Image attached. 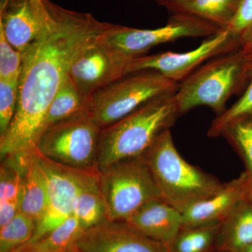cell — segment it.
<instances>
[{
  "instance_id": "6da1fadb",
  "label": "cell",
  "mask_w": 252,
  "mask_h": 252,
  "mask_svg": "<svg viewBox=\"0 0 252 252\" xmlns=\"http://www.w3.org/2000/svg\"><path fill=\"white\" fill-rule=\"evenodd\" d=\"M113 26L51 2L39 34L21 53L17 107L9 130L0 138L1 160L11 157L23 162L35 152L48 108L73 61Z\"/></svg>"
},
{
  "instance_id": "7a4b0ae2",
  "label": "cell",
  "mask_w": 252,
  "mask_h": 252,
  "mask_svg": "<svg viewBox=\"0 0 252 252\" xmlns=\"http://www.w3.org/2000/svg\"><path fill=\"white\" fill-rule=\"evenodd\" d=\"M180 117L175 94L158 96L101 131L97 149L99 172L126 159L142 157Z\"/></svg>"
},
{
  "instance_id": "3957f363",
  "label": "cell",
  "mask_w": 252,
  "mask_h": 252,
  "mask_svg": "<svg viewBox=\"0 0 252 252\" xmlns=\"http://www.w3.org/2000/svg\"><path fill=\"white\" fill-rule=\"evenodd\" d=\"M141 157L162 198L181 212L217 193L224 185L185 160L176 149L170 129L162 132Z\"/></svg>"
},
{
  "instance_id": "277c9868",
  "label": "cell",
  "mask_w": 252,
  "mask_h": 252,
  "mask_svg": "<svg viewBox=\"0 0 252 252\" xmlns=\"http://www.w3.org/2000/svg\"><path fill=\"white\" fill-rule=\"evenodd\" d=\"M245 88V53L241 48L214 58L180 84L175 99L180 116L198 107H210L220 116L228 99Z\"/></svg>"
},
{
  "instance_id": "5b68a950",
  "label": "cell",
  "mask_w": 252,
  "mask_h": 252,
  "mask_svg": "<svg viewBox=\"0 0 252 252\" xmlns=\"http://www.w3.org/2000/svg\"><path fill=\"white\" fill-rule=\"evenodd\" d=\"M102 127L89 109L50 126L36 141L38 153L53 161L81 170H97Z\"/></svg>"
},
{
  "instance_id": "8992f818",
  "label": "cell",
  "mask_w": 252,
  "mask_h": 252,
  "mask_svg": "<svg viewBox=\"0 0 252 252\" xmlns=\"http://www.w3.org/2000/svg\"><path fill=\"white\" fill-rule=\"evenodd\" d=\"M98 186L109 220L125 221L145 204L162 198L141 157L121 160L99 172Z\"/></svg>"
},
{
  "instance_id": "52a82bcc",
  "label": "cell",
  "mask_w": 252,
  "mask_h": 252,
  "mask_svg": "<svg viewBox=\"0 0 252 252\" xmlns=\"http://www.w3.org/2000/svg\"><path fill=\"white\" fill-rule=\"evenodd\" d=\"M179 86L156 71L131 73L94 93L89 110L103 128L158 96L175 94Z\"/></svg>"
},
{
  "instance_id": "ba28073f",
  "label": "cell",
  "mask_w": 252,
  "mask_h": 252,
  "mask_svg": "<svg viewBox=\"0 0 252 252\" xmlns=\"http://www.w3.org/2000/svg\"><path fill=\"white\" fill-rule=\"evenodd\" d=\"M220 30L215 25L195 16L173 14L165 26L156 29H136L114 25L101 39L120 54L135 59L144 56L154 46L182 38L209 37Z\"/></svg>"
},
{
  "instance_id": "9c48e42d",
  "label": "cell",
  "mask_w": 252,
  "mask_h": 252,
  "mask_svg": "<svg viewBox=\"0 0 252 252\" xmlns=\"http://www.w3.org/2000/svg\"><path fill=\"white\" fill-rule=\"evenodd\" d=\"M36 153L47 177L49 201L45 213L36 222L34 235L27 244L49 234L70 217L78 194L81 189L98 182L99 175L98 170L65 166L43 157L37 151Z\"/></svg>"
},
{
  "instance_id": "30bf717a",
  "label": "cell",
  "mask_w": 252,
  "mask_h": 252,
  "mask_svg": "<svg viewBox=\"0 0 252 252\" xmlns=\"http://www.w3.org/2000/svg\"><path fill=\"white\" fill-rule=\"evenodd\" d=\"M240 48L241 45L238 39L227 30H220L216 34L209 36L198 47L187 52H164L135 58L129 64L127 74L153 70L179 83L185 80L205 61Z\"/></svg>"
},
{
  "instance_id": "8fae6325",
  "label": "cell",
  "mask_w": 252,
  "mask_h": 252,
  "mask_svg": "<svg viewBox=\"0 0 252 252\" xmlns=\"http://www.w3.org/2000/svg\"><path fill=\"white\" fill-rule=\"evenodd\" d=\"M133 59L112 49L99 37L79 53L68 76L89 102L94 93L127 75V67Z\"/></svg>"
},
{
  "instance_id": "7c38bea8",
  "label": "cell",
  "mask_w": 252,
  "mask_h": 252,
  "mask_svg": "<svg viewBox=\"0 0 252 252\" xmlns=\"http://www.w3.org/2000/svg\"><path fill=\"white\" fill-rule=\"evenodd\" d=\"M77 248L79 252H170L167 245L142 234L125 221L108 220L86 230Z\"/></svg>"
},
{
  "instance_id": "4fadbf2b",
  "label": "cell",
  "mask_w": 252,
  "mask_h": 252,
  "mask_svg": "<svg viewBox=\"0 0 252 252\" xmlns=\"http://www.w3.org/2000/svg\"><path fill=\"white\" fill-rule=\"evenodd\" d=\"M50 4L49 0H0V31L20 53L36 39Z\"/></svg>"
},
{
  "instance_id": "5bb4252c",
  "label": "cell",
  "mask_w": 252,
  "mask_h": 252,
  "mask_svg": "<svg viewBox=\"0 0 252 252\" xmlns=\"http://www.w3.org/2000/svg\"><path fill=\"white\" fill-rule=\"evenodd\" d=\"M251 185V179L243 172L238 178L225 183L217 193L182 212V227L221 221L240 202L248 198Z\"/></svg>"
},
{
  "instance_id": "9a60e30c",
  "label": "cell",
  "mask_w": 252,
  "mask_h": 252,
  "mask_svg": "<svg viewBox=\"0 0 252 252\" xmlns=\"http://www.w3.org/2000/svg\"><path fill=\"white\" fill-rule=\"evenodd\" d=\"M146 236L170 248L182 227V212L162 198L145 204L125 220Z\"/></svg>"
},
{
  "instance_id": "2e32d148",
  "label": "cell",
  "mask_w": 252,
  "mask_h": 252,
  "mask_svg": "<svg viewBox=\"0 0 252 252\" xmlns=\"http://www.w3.org/2000/svg\"><path fill=\"white\" fill-rule=\"evenodd\" d=\"M48 201L47 177L36 150L25 165L20 212L37 222L45 213Z\"/></svg>"
},
{
  "instance_id": "e0dca14e",
  "label": "cell",
  "mask_w": 252,
  "mask_h": 252,
  "mask_svg": "<svg viewBox=\"0 0 252 252\" xmlns=\"http://www.w3.org/2000/svg\"><path fill=\"white\" fill-rule=\"evenodd\" d=\"M241 0H190L176 1L158 0L173 14L195 16L215 25L220 30L226 29L234 17Z\"/></svg>"
},
{
  "instance_id": "ac0fdd59",
  "label": "cell",
  "mask_w": 252,
  "mask_h": 252,
  "mask_svg": "<svg viewBox=\"0 0 252 252\" xmlns=\"http://www.w3.org/2000/svg\"><path fill=\"white\" fill-rule=\"evenodd\" d=\"M24 169L14 158L1 160L0 227L6 224L20 212Z\"/></svg>"
},
{
  "instance_id": "d6986e66",
  "label": "cell",
  "mask_w": 252,
  "mask_h": 252,
  "mask_svg": "<svg viewBox=\"0 0 252 252\" xmlns=\"http://www.w3.org/2000/svg\"><path fill=\"white\" fill-rule=\"evenodd\" d=\"M222 245L238 252L252 245V202L249 198L237 205L220 221Z\"/></svg>"
},
{
  "instance_id": "ffe728a7",
  "label": "cell",
  "mask_w": 252,
  "mask_h": 252,
  "mask_svg": "<svg viewBox=\"0 0 252 252\" xmlns=\"http://www.w3.org/2000/svg\"><path fill=\"white\" fill-rule=\"evenodd\" d=\"M89 104L67 75L50 104L41 132L50 126L89 109Z\"/></svg>"
},
{
  "instance_id": "44dd1931",
  "label": "cell",
  "mask_w": 252,
  "mask_h": 252,
  "mask_svg": "<svg viewBox=\"0 0 252 252\" xmlns=\"http://www.w3.org/2000/svg\"><path fill=\"white\" fill-rule=\"evenodd\" d=\"M245 88L240 98L231 107L212 121L207 135L218 137L228 124L235 119L252 113V49L245 52Z\"/></svg>"
},
{
  "instance_id": "7402d4cb",
  "label": "cell",
  "mask_w": 252,
  "mask_h": 252,
  "mask_svg": "<svg viewBox=\"0 0 252 252\" xmlns=\"http://www.w3.org/2000/svg\"><path fill=\"white\" fill-rule=\"evenodd\" d=\"M72 215L77 217L85 230L107 220L98 182L81 189L73 204Z\"/></svg>"
},
{
  "instance_id": "603a6c76",
  "label": "cell",
  "mask_w": 252,
  "mask_h": 252,
  "mask_svg": "<svg viewBox=\"0 0 252 252\" xmlns=\"http://www.w3.org/2000/svg\"><path fill=\"white\" fill-rule=\"evenodd\" d=\"M85 230L77 217L72 215L49 234L26 245L44 251H67L77 248L78 240Z\"/></svg>"
},
{
  "instance_id": "cb8c5ba5",
  "label": "cell",
  "mask_w": 252,
  "mask_h": 252,
  "mask_svg": "<svg viewBox=\"0 0 252 252\" xmlns=\"http://www.w3.org/2000/svg\"><path fill=\"white\" fill-rule=\"evenodd\" d=\"M220 221L182 227L170 246V252H206L220 232Z\"/></svg>"
},
{
  "instance_id": "d4e9b609",
  "label": "cell",
  "mask_w": 252,
  "mask_h": 252,
  "mask_svg": "<svg viewBox=\"0 0 252 252\" xmlns=\"http://www.w3.org/2000/svg\"><path fill=\"white\" fill-rule=\"evenodd\" d=\"M221 136L236 151L252 181V113L235 119L225 127Z\"/></svg>"
},
{
  "instance_id": "484cf974",
  "label": "cell",
  "mask_w": 252,
  "mask_h": 252,
  "mask_svg": "<svg viewBox=\"0 0 252 252\" xmlns=\"http://www.w3.org/2000/svg\"><path fill=\"white\" fill-rule=\"evenodd\" d=\"M36 221L19 212L0 227V252H12L27 244L35 231Z\"/></svg>"
},
{
  "instance_id": "4316f807",
  "label": "cell",
  "mask_w": 252,
  "mask_h": 252,
  "mask_svg": "<svg viewBox=\"0 0 252 252\" xmlns=\"http://www.w3.org/2000/svg\"><path fill=\"white\" fill-rule=\"evenodd\" d=\"M22 63L21 53L11 46L0 31V79L18 82Z\"/></svg>"
},
{
  "instance_id": "83f0119b",
  "label": "cell",
  "mask_w": 252,
  "mask_h": 252,
  "mask_svg": "<svg viewBox=\"0 0 252 252\" xmlns=\"http://www.w3.org/2000/svg\"><path fill=\"white\" fill-rule=\"evenodd\" d=\"M18 97V82L0 79V138L9 130Z\"/></svg>"
},
{
  "instance_id": "f1b7e54d",
  "label": "cell",
  "mask_w": 252,
  "mask_h": 252,
  "mask_svg": "<svg viewBox=\"0 0 252 252\" xmlns=\"http://www.w3.org/2000/svg\"><path fill=\"white\" fill-rule=\"evenodd\" d=\"M252 28V0H241L234 17L225 30L238 39L241 45Z\"/></svg>"
},
{
  "instance_id": "f546056e",
  "label": "cell",
  "mask_w": 252,
  "mask_h": 252,
  "mask_svg": "<svg viewBox=\"0 0 252 252\" xmlns=\"http://www.w3.org/2000/svg\"><path fill=\"white\" fill-rule=\"evenodd\" d=\"M12 252H79L77 248L73 249V250H67V251H61V252H50V251H44V250H36L35 248H33L31 245H25L17 249V250H14Z\"/></svg>"
},
{
  "instance_id": "4dcf8cb0",
  "label": "cell",
  "mask_w": 252,
  "mask_h": 252,
  "mask_svg": "<svg viewBox=\"0 0 252 252\" xmlns=\"http://www.w3.org/2000/svg\"><path fill=\"white\" fill-rule=\"evenodd\" d=\"M241 49L245 52L252 49V28L243 39L241 44Z\"/></svg>"
},
{
  "instance_id": "1f68e13d",
  "label": "cell",
  "mask_w": 252,
  "mask_h": 252,
  "mask_svg": "<svg viewBox=\"0 0 252 252\" xmlns=\"http://www.w3.org/2000/svg\"><path fill=\"white\" fill-rule=\"evenodd\" d=\"M238 252H252V245H250V246L248 247V248L244 249V250H241V251Z\"/></svg>"
},
{
  "instance_id": "d6a6232c",
  "label": "cell",
  "mask_w": 252,
  "mask_h": 252,
  "mask_svg": "<svg viewBox=\"0 0 252 252\" xmlns=\"http://www.w3.org/2000/svg\"><path fill=\"white\" fill-rule=\"evenodd\" d=\"M248 198L252 202V181L251 188H250V193H249Z\"/></svg>"
},
{
  "instance_id": "836d02e7",
  "label": "cell",
  "mask_w": 252,
  "mask_h": 252,
  "mask_svg": "<svg viewBox=\"0 0 252 252\" xmlns=\"http://www.w3.org/2000/svg\"><path fill=\"white\" fill-rule=\"evenodd\" d=\"M157 1H158V0H157ZM173 1H190V0H173Z\"/></svg>"
}]
</instances>
